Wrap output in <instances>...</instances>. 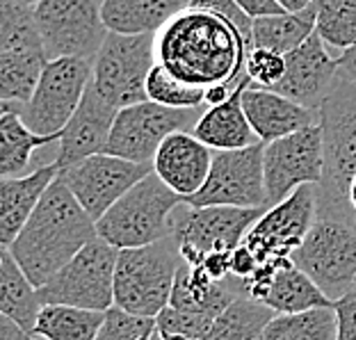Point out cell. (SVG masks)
Returning <instances> with one entry per match:
<instances>
[{
  "label": "cell",
  "instance_id": "6da1fadb",
  "mask_svg": "<svg viewBox=\"0 0 356 340\" xmlns=\"http://www.w3.org/2000/svg\"><path fill=\"white\" fill-rule=\"evenodd\" d=\"M247 53V39L229 19L199 7H185L156 32L158 64L194 87L238 83Z\"/></svg>",
  "mask_w": 356,
  "mask_h": 340
},
{
  "label": "cell",
  "instance_id": "7a4b0ae2",
  "mask_svg": "<svg viewBox=\"0 0 356 340\" xmlns=\"http://www.w3.org/2000/svg\"><path fill=\"white\" fill-rule=\"evenodd\" d=\"M94 238H99L96 222L58 176L28 224L5 249H10L21 270L39 288Z\"/></svg>",
  "mask_w": 356,
  "mask_h": 340
},
{
  "label": "cell",
  "instance_id": "3957f363",
  "mask_svg": "<svg viewBox=\"0 0 356 340\" xmlns=\"http://www.w3.org/2000/svg\"><path fill=\"white\" fill-rule=\"evenodd\" d=\"M185 204L156 172L128 190L99 222V238L117 249L147 247L172 236L176 208Z\"/></svg>",
  "mask_w": 356,
  "mask_h": 340
},
{
  "label": "cell",
  "instance_id": "277c9868",
  "mask_svg": "<svg viewBox=\"0 0 356 340\" xmlns=\"http://www.w3.org/2000/svg\"><path fill=\"white\" fill-rule=\"evenodd\" d=\"M181 265L183 256L174 236L147 247L119 249L115 306L142 318H158L160 311L169 306Z\"/></svg>",
  "mask_w": 356,
  "mask_h": 340
},
{
  "label": "cell",
  "instance_id": "5b68a950",
  "mask_svg": "<svg viewBox=\"0 0 356 340\" xmlns=\"http://www.w3.org/2000/svg\"><path fill=\"white\" fill-rule=\"evenodd\" d=\"M48 64L35 7L3 0L0 5V99L28 103Z\"/></svg>",
  "mask_w": 356,
  "mask_h": 340
},
{
  "label": "cell",
  "instance_id": "8992f818",
  "mask_svg": "<svg viewBox=\"0 0 356 340\" xmlns=\"http://www.w3.org/2000/svg\"><path fill=\"white\" fill-rule=\"evenodd\" d=\"M119 249L94 238L71 261L39 286L42 304H64L89 311H110L115 306V270Z\"/></svg>",
  "mask_w": 356,
  "mask_h": 340
},
{
  "label": "cell",
  "instance_id": "52a82bcc",
  "mask_svg": "<svg viewBox=\"0 0 356 340\" xmlns=\"http://www.w3.org/2000/svg\"><path fill=\"white\" fill-rule=\"evenodd\" d=\"M156 67V35L108 32L94 60L92 83L117 110L149 101L147 78Z\"/></svg>",
  "mask_w": 356,
  "mask_h": 340
},
{
  "label": "cell",
  "instance_id": "ba28073f",
  "mask_svg": "<svg viewBox=\"0 0 356 340\" xmlns=\"http://www.w3.org/2000/svg\"><path fill=\"white\" fill-rule=\"evenodd\" d=\"M201 115L199 108H167L153 101L126 105L117 112L103 153L133 163H153L160 144L172 133L194 131Z\"/></svg>",
  "mask_w": 356,
  "mask_h": 340
},
{
  "label": "cell",
  "instance_id": "9c48e42d",
  "mask_svg": "<svg viewBox=\"0 0 356 340\" xmlns=\"http://www.w3.org/2000/svg\"><path fill=\"white\" fill-rule=\"evenodd\" d=\"M267 208H236V206H208L194 208L181 204L174 213L172 236L178 242L183 261L201 265L210 252H233L261 220Z\"/></svg>",
  "mask_w": 356,
  "mask_h": 340
},
{
  "label": "cell",
  "instance_id": "30bf717a",
  "mask_svg": "<svg viewBox=\"0 0 356 340\" xmlns=\"http://www.w3.org/2000/svg\"><path fill=\"white\" fill-rule=\"evenodd\" d=\"M94 76V62L80 58L48 60L35 94L19 103L21 117L37 135H60L76 115Z\"/></svg>",
  "mask_w": 356,
  "mask_h": 340
},
{
  "label": "cell",
  "instance_id": "8fae6325",
  "mask_svg": "<svg viewBox=\"0 0 356 340\" xmlns=\"http://www.w3.org/2000/svg\"><path fill=\"white\" fill-rule=\"evenodd\" d=\"M35 19L48 60L94 62L110 32L101 14V0H39Z\"/></svg>",
  "mask_w": 356,
  "mask_h": 340
},
{
  "label": "cell",
  "instance_id": "7c38bea8",
  "mask_svg": "<svg viewBox=\"0 0 356 340\" xmlns=\"http://www.w3.org/2000/svg\"><path fill=\"white\" fill-rule=\"evenodd\" d=\"M293 263L336 302L356 281V231L331 217H318Z\"/></svg>",
  "mask_w": 356,
  "mask_h": 340
},
{
  "label": "cell",
  "instance_id": "4fadbf2b",
  "mask_svg": "<svg viewBox=\"0 0 356 340\" xmlns=\"http://www.w3.org/2000/svg\"><path fill=\"white\" fill-rule=\"evenodd\" d=\"M263 151L265 142L236 151H215L206 183L197 194L185 199V204L194 208H270L265 190Z\"/></svg>",
  "mask_w": 356,
  "mask_h": 340
},
{
  "label": "cell",
  "instance_id": "5bb4252c",
  "mask_svg": "<svg viewBox=\"0 0 356 340\" xmlns=\"http://www.w3.org/2000/svg\"><path fill=\"white\" fill-rule=\"evenodd\" d=\"M265 190L270 206L286 201L302 185H320L325 176V133L320 124L302 128L263 151Z\"/></svg>",
  "mask_w": 356,
  "mask_h": 340
},
{
  "label": "cell",
  "instance_id": "9a60e30c",
  "mask_svg": "<svg viewBox=\"0 0 356 340\" xmlns=\"http://www.w3.org/2000/svg\"><path fill=\"white\" fill-rule=\"evenodd\" d=\"M318 220L315 185H302L286 201L270 206L249 233L245 245L252 249L258 265L290 261Z\"/></svg>",
  "mask_w": 356,
  "mask_h": 340
},
{
  "label": "cell",
  "instance_id": "2e32d148",
  "mask_svg": "<svg viewBox=\"0 0 356 340\" xmlns=\"http://www.w3.org/2000/svg\"><path fill=\"white\" fill-rule=\"evenodd\" d=\"M151 172L153 163H133L110 153H94L60 172V176L80 201V206L92 215L94 222H99L128 190Z\"/></svg>",
  "mask_w": 356,
  "mask_h": 340
},
{
  "label": "cell",
  "instance_id": "e0dca14e",
  "mask_svg": "<svg viewBox=\"0 0 356 340\" xmlns=\"http://www.w3.org/2000/svg\"><path fill=\"white\" fill-rule=\"evenodd\" d=\"M338 80V58H331L329 46L318 32L286 55V74L272 89L288 99L320 110Z\"/></svg>",
  "mask_w": 356,
  "mask_h": 340
},
{
  "label": "cell",
  "instance_id": "ac0fdd59",
  "mask_svg": "<svg viewBox=\"0 0 356 340\" xmlns=\"http://www.w3.org/2000/svg\"><path fill=\"white\" fill-rule=\"evenodd\" d=\"M117 112L119 110L103 99L94 83H89L76 115L69 119L60 137V151L58 158H55V165L60 167V172L78 165L80 160L94 156V153H103Z\"/></svg>",
  "mask_w": 356,
  "mask_h": 340
},
{
  "label": "cell",
  "instance_id": "d6986e66",
  "mask_svg": "<svg viewBox=\"0 0 356 340\" xmlns=\"http://www.w3.org/2000/svg\"><path fill=\"white\" fill-rule=\"evenodd\" d=\"M213 167V149L190 131L172 133L153 158V172L183 199L201 190Z\"/></svg>",
  "mask_w": 356,
  "mask_h": 340
},
{
  "label": "cell",
  "instance_id": "ffe728a7",
  "mask_svg": "<svg viewBox=\"0 0 356 340\" xmlns=\"http://www.w3.org/2000/svg\"><path fill=\"white\" fill-rule=\"evenodd\" d=\"M242 108L249 124L261 137V142H274L293 135L302 128L320 124V110L306 108L274 89L247 85L242 92Z\"/></svg>",
  "mask_w": 356,
  "mask_h": 340
},
{
  "label": "cell",
  "instance_id": "44dd1931",
  "mask_svg": "<svg viewBox=\"0 0 356 340\" xmlns=\"http://www.w3.org/2000/svg\"><path fill=\"white\" fill-rule=\"evenodd\" d=\"M58 176L60 167L51 163L37 167L32 174L19 178L10 176L0 181V242L3 247H10L16 240Z\"/></svg>",
  "mask_w": 356,
  "mask_h": 340
},
{
  "label": "cell",
  "instance_id": "7402d4cb",
  "mask_svg": "<svg viewBox=\"0 0 356 340\" xmlns=\"http://www.w3.org/2000/svg\"><path fill=\"white\" fill-rule=\"evenodd\" d=\"M247 85H252L249 76L242 78L238 89L224 103L210 105L197 121V126H194L192 133L213 151L247 149L261 142V137L256 135L252 124H249L245 108H242V92H245Z\"/></svg>",
  "mask_w": 356,
  "mask_h": 340
},
{
  "label": "cell",
  "instance_id": "603a6c76",
  "mask_svg": "<svg viewBox=\"0 0 356 340\" xmlns=\"http://www.w3.org/2000/svg\"><path fill=\"white\" fill-rule=\"evenodd\" d=\"M190 0H101V14L110 32L156 35Z\"/></svg>",
  "mask_w": 356,
  "mask_h": 340
},
{
  "label": "cell",
  "instance_id": "cb8c5ba5",
  "mask_svg": "<svg viewBox=\"0 0 356 340\" xmlns=\"http://www.w3.org/2000/svg\"><path fill=\"white\" fill-rule=\"evenodd\" d=\"M19 103L3 101V115H0V176H21L30 167L32 153L39 147L51 142H60V135H37L26 126L21 117Z\"/></svg>",
  "mask_w": 356,
  "mask_h": 340
},
{
  "label": "cell",
  "instance_id": "d4e9b609",
  "mask_svg": "<svg viewBox=\"0 0 356 340\" xmlns=\"http://www.w3.org/2000/svg\"><path fill=\"white\" fill-rule=\"evenodd\" d=\"M44 304L37 286L21 270L10 249L3 247L0 256V315H7L16 325L35 336V327Z\"/></svg>",
  "mask_w": 356,
  "mask_h": 340
},
{
  "label": "cell",
  "instance_id": "484cf974",
  "mask_svg": "<svg viewBox=\"0 0 356 340\" xmlns=\"http://www.w3.org/2000/svg\"><path fill=\"white\" fill-rule=\"evenodd\" d=\"M265 304L272 311L279 313H304L313 309H334V299L322 293V288L315 283L309 274L293 263V258L274 274L272 290L267 295Z\"/></svg>",
  "mask_w": 356,
  "mask_h": 340
},
{
  "label": "cell",
  "instance_id": "4316f807",
  "mask_svg": "<svg viewBox=\"0 0 356 340\" xmlns=\"http://www.w3.org/2000/svg\"><path fill=\"white\" fill-rule=\"evenodd\" d=\"M315 32V7H306L302 12H283L274 16L254 19L252 48H272L281 55L293 53ZM249 48V51H252Z\"/></svg>",
  "mask_w": 356,
  "mask_h": 340
},
{
  "label": "cell",
  "instance_id": "83f0119b",
  "mask_svg": "<svg viewBox=\"0 0 356 340\" xmlns=\"http://www.w3.org/2000/svg\"><path fill=\"white\" fill-rule=\"evenodd\" d=\"M105 313L64 304H44L35 336L46 340H96L105 322Z\"/></svg>",
  "mask_w": 356,
  "mask_h": 340
},
{
  "label": "cell",
  "instance_id": "f1b7e54d",
  "mask_svg": "<svg viewBox=\"0 0 356 340\" xmlns=\"http://www.w3.org/2000/svg\"><path fill=\"white\" fill-rule=\"evenodd\" d=\"M274 315L265 302L240 295L215 318L208 340H261Z\"/></svg>",
  "mask_w": 356,
  "mask_h": 340
},
{
  "label": "cell",
  "instance_id": "f546056e",
  "mask_svg": "<svg viewBox=\"0 0 356 340\" xmlns=\"http://www.w3.org/2000/svg\"><path fill=\"white\" fill-rule=\"evenodd\" d=\"M261 340H336V311L279 313L265 327Z\"/></svg>",
  "mask_w": 356,
  "mask_h": 340
},
{
  "label": "cell",
  "instance_id": "4dcf8cb0",
  "mask_svg": "<svg viewBox=\"0 0 356 340\" xmlns=\"http://www.w3.org/2000/svg\"><path fill=\"white\" fill-rule=\"evenodd\" d=\"M313 7L315 32L329 48L343 53L356 44V0H313Z\"/></svg>",
  "mask_w": 356,
  "mask_h": 340
},
{
  "label": "cell",
  "instance_id": "1f68e13d",
  "mask_svg": "<svg viewBox=\"0 0 356 340\" xmlns=\"http://www.w3.org/2000/svg\"><path fill=\"white\" fill-rule=\"evenodd\" d=\"M147 99L167 108H199L206 103V89L183 83L156 62L147 78Z\"/></svg>",
  "mask_w": 356,
  "mask_h": 340
},
{
  "label": "cell",
  "instance_id": "d6a6232c",
  "mask_svg": "<svg viewBox=\"0 0 356 340\" xmlns=\"http://www.w3.org/2000/svg\"><path fill=\"white\" fill-rule=\"evenodd\" d=\"M96 340H160V336L156 318H142L112 306Z\"/></svg>",
  "mask_w": 356,
  "mask_h": 340
},
{
  "label": "cell",
  "instance_id": "836d02e7",
  "mask_svg": "<svg viewBox=\"0 0 356 340\" xmlns=\"http://www.w3.org/2000/svg\"><path fill=\"white\" fill-rule=\"evenodd\" d=\"M245 71L252 78V85L272 89L286 74V55L272 51V48L254 46L247 53Z\"/></svg>",
  "mask_w": 356,
  "mask_h": 340
},
{
  "label": "cell",
  "instance_id": "e575fe53",
  "mask_svg": "<svg viewBox=\"0 0 356 340\" xmlns=\"http://www.w3.org/2000/svg\"><path fill=\"white\" fill-rule=\"evenodd\" d=\"M188 7H199V10H208V12H215L229 19L233 26H236L242 37L247 39L249 48H252V28H254V19L247 16L245 12L240 10V5L236 0H190Z\"/></svg>",
  "mask_w": 356,
  "mask_h": 340
},
{
  "label": "cell",
  "instance_id": "d590c367",
  "mask_svg": "<svg viewBox=\"0 0 356 340\" xmlns=\"http://www.w3.org/2000/svg\"><path fill=\"white\" fill-rule=\"evenodd\" d=\"M336 340H356V288L336 299Z\"/></svg>",
  "mask_w": 356,
  "mask_h": 340
},
{
  "label": "cell",
  "instance_id": "8d00e7d4",
  "mask_svg": "<svg viewBox=\"0 0 356 340\" xmlns=\"http://www.w3.org/2000/svg\"><path fill=\"white\" fill-rule=\"evenodd\" d=\"M256 267H258L256 256H254L252 249L245 245V242L233 249V254H231V274H233V277L245 281L256 272Z\"/></svg>",
  "mask_w": 356,
  "mask_h": 340
},
{
  "label": "cell",
  "instance_id": "74e56055",
  "mask_svg": "<svg viewBox=\"0 0 356 340\" xmlns=\"http://www.w3.org/2000/svg\"><path fill=\"white\" fill-rule=\"evenodd\" d=\"M231 254L233 252H210L204 256L201 267H204L215 281H224L226 277H231Z\"/></svg>",
  "mask_w": 356,
  "mask_h": 340
},
{
  "label": "cell",
  "instance_id": "f35d334b",
  "mask_svg": "<svg viewBox=\"0 0 356 340\" xmlns=\"http://www.w3.org/2000/svg\"><path fill=\"white\" fill-rule=\"evenodd\" d=\"M240 5V10L252 19H261V16H274L283 14L286 10L277 3V0H236Z\"/></svg>",
  "mask_w": 356,
  "mask_h": 340
},
{
  "label": "cell",
  "instance_id": "ab89813d",
  "mask_svg": "<svg viewBox=\"0 0 356 340\" xmlns=\"http://www.w3.org/2000/svg\"><path fill=\"white\" fill-rule=\"evenodd\" d=\"M338 78L354 80L356 83V44L338 55Z\"/></svg>",
  "mask_w": 356,
  "mask_h": 340
},
{
  "label": "cell",
  "instance_id": "60d3db41",
  "mask_svg": "<svg viewBox=\"0 0 356 340\" xmlns=\"http://www.w3.org/2000/svg\"><path fill=\"white\" fill-rule=\"evenodd\" d=\"M247 76V74H245ZM242 76V78H245ZM242 78L238 80V83H224V85H213V87H208L206 89V105H220L224 103L229 96L236 92L238 85L242 83Z\"/></svg>",
  "mask_w": 356,
  "mask_h": 340
},
{
  "label": "cell",
  "instance_id": "b9f144b4",
  "mask_svg": "<svg viewBox=\"0 0 356 340\" xmlns=\"http://www.w3.org/2000/svg\"><path fill=\"white\" fill-rule=\"evenodd\" d=\"M0 340H32V334L19 327L7 315H0Z\"/></svg>",
  "mask_w": 356,
  "mask_h": 340
},
{
  "label": "cell",
  "instance_id": "7bdbcfd3",
  "mask_svg": "<svg viewBox=\"0 0 356 340\" xmlns=\"http://www.w3.org/2000/svg\"><path fill=\"white\" fill-rule=\"evenodd\" d=\"M286 12H302L313 5V0H277Z\"/></svg>",
  "mask_w": 356,
  "mask_h": 340
},
{
  "label": "cell",
  "instance_id": "ee69618b",
  "mask_svg": "<svg viewBox=\"0 0 356 340\" xmlns=\"http://www.w3.org/2000/svg\"><path fill=\"white\" fill-rule=\"evenodd\" d=\"M158 336H160V340H190L183 334H158Z\"/></svg>",
  "mask_w": 356,
  "mask_h": 340
},
{
  "label": "cell",
  "instance_id": "f6af8a7d",
  "mask_svg": "<svg viewBox=\"0 0 356 340\" xmlns=\"http://www.w3.org/2000/svg\"><path fill=\"white\" fill-rule=\"evenodd\" d=\"M14 3H19V5H26V7H35L39 0H14Z\"/></svg>",
  "mask_w": 356,
  "mask_h": 340
},
{
  "label": "cell",
  "instance_id": "bcb514c9",
  "mask_svg": "<svg viewBox=\"0 0 356 340\" xmlns=\"http://www.w3.org/2000/svg\"><path fill=\"white\" fill-rule=\"evenodd\" d=\"M32 340H46V338H42V336H32Z\"/></svg>",
  "mask_w": 356,
  "mask_h": 340
},
{
  "label": "cell",
  "instance_id": "7dc6e473",
  "mask_svg": "<svg viewBox=\"0 0 356 340\" xmlns=\"http://www.w3.org/2000/svg\"><path fill=\"white\" fill-rule=\"evenodd\" d=\"M354 288H356V281H354Z\"/></svg>",
  "mask_w": 356,
  "mask_h": 340
}]
</instances>
